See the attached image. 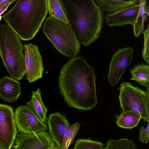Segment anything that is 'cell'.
Masks as SVG:
<instances>
[{
  "label": "cell",
  "mask_w": 149,
  "mask_h": 149,
  "mask_svg": "<svg viewBox=\"0 0 149 149\" xmlns=\"http://www.w3.org/2000/svg\"><path fill=\"white\" fill-rule=\"evenodd\" d=\"M96 77L93 67L84 57L71 58L62 67L59 76V93L70 107L91 110L98 103Z\"/></svg>",
  "instance_id": "1"
},
{
  "label": "cell",
  "mask_w": 149,
  "mask_h": 149,
  "mask_svg": "<svg viewBox=\"0 0 149 149\" xmlns=\"http://www.w3.org/2000/svg\"><path fill=\"white\" fill-rule=\"evenodd\" d=\"M68 24L79 43L87 47L100 36L104 12L94 0H59Z\"/></svg>",
  "instance_id": "2"
},
{
  "label": "cell",
  "mask_w": 149,
  "mask_h": 149,
  "mask_svg": "<svg viewBox=\"0 0 149 149\" xmlns=\"http://www.w3.org/2000/svg\"><path fill=\"white\" fill-rule=\"evenodd\" d=\"M2 16L7 25L24 41L32 40L41 27L48 13L47 0H18Z\"/></svg>",
  "instance_id": "3"
},
{
  "label": "cell",
  "mask_w": 149,
  "mask_h": 149,
  "mask_svg": "<svg viewBox=\"0 0 149 149\" xmlns=\"http://www.w3.org/2000/svg\"><path fill=\"white\" fill-rule=\"evenodd\" d=\"M23 45L18 36L6 24H0V56L10 77L22 79L25 74Z\"/></svg>",
  "instance_id": "4"
},
{
  "label": "cell",
  "mask_w": 149,
  "mask_h": 149,
  "mask_svg": "<svg viewBox=\"0 0 149 149\" xmlns=\"http://www.w3.org/2000/svg\"><path fill=\"white\" fill-rule=\"evenodd\" d=\"M42 31L60 54L66 56L76 57L81 44L69 25L49 17L45 20Z\"/></svg>",
  "instance_id": "5"
},
{
  "label": "cell",
  "mask_w": 149,
  "mask_h": 149,
  "mask_svg": "<svg viewBox=\"0 0 149 149\" xmlns=\"http://www.w3.org/2000/svg\"><path fill=\"white\" fill-rule=\"evenodd\" d=\"M118 97L122 112L131 111L149 122V92L133 86L131 82L120 84Z\"/></svg>",
  "instance_id": "6"
},
{
  "label": "cell",
  "mask_w": 149,
  "mask_h": 149,
  "mask_svg": "<svg viewBox=\"0 0 149 149\" xmlns=\"http://www.w3.org/2000/svg\"><path fill=\"white\" fill-rule=\"evenodd\" d=\"M18 132L13 109L0 104V143L3 149H11Z\"/></svg>",
  "instance_id": "7"
},
{
  "label": "cell",
  "mask_w": 149,
  "mask_h": 149,
  "mask_svg": "<svg viewBox=\"0 0 149 149\" xmlns=\"http://www.w3.org/2000/svg\"><path fill=\"white\" fill-rule=\"evenodd\" d=\"M133 48L130 47L119 49L113 54L109 64L107 75L111 86L118 83L126 68L133 61Z\"/></svg>",
  "instance_id": "8"
},
{
  "label": "cell",
  "mask_w": 149,
  "mask_h": 149,
  "mask_svg": "<svg viewBox=\"0 0 149 149\" xmlns=\"http://www.w3.org/2000/svg\"><path fill=\"white\" fill-rule=\"evenodd\" d=\"M14 114L18 132L34 133L47 131L48 130L47 125L42 122L26 105L17 108Z\"/></svg>",
  "instance_id": "9"
},
{
  "label": "cell",
  "mask_w": 149,
  "mask_h": 149,
  "mask_svg": "<svg viewBox=\"0 0 149 149\" xmlns=\"http://www.w3.org/2000/svg\"><path fill=\"white\" fill-rule=\"evenodd\" d=\"M48 132H17L12 149H48L54 144Z\"/></svg>",
  "instance_id": "10"
},
{
  "label": "cell",
  "mask_w": 149,
  "mask_h": 149,
  "mask_svg": "<svg viewBox=\"0 0 149 149\" xmlns=\"http://www.w3.org/2000/svg\"><path fill=\"white\" fill-rule=\"evenodd\" d=\"M24 52L25 74L30 83L41 79L44 68L42 56L38 47L31 43L23 45Z\"/></svg>",
  "instance_id": "11"
},
{
  "label": "cell",
  "mask_w": 149,
  "mask_h": 149,
  "mask_svg": "<svg viewBox=\"0 0 149 149\" xmlns=\"http://www.w3.org/2000/svg\"><path fill=\"white\" fill-rule=\"evenodd\" d=\"M139 7V4H134L108 13L105 16L106 23L110 27L133 25L136 19Z\"/></svg>",
  "instance_id": "12"
},
{
  "label": "cell",
  "mask_w": 149,
  "mask_h": 149,
  "mask_svg": "<svg viewBox=\"0 0 149 149\" xmlns=\"http://www.w3.org/2000/svg\"><path fill=\"white\" fill-rule=\"evenodd\" d=\"M65 115L56 112L50 114L47 121L50 137L61 149L64 134L70 125Z\"/></svg>",
  "instance_id": "13"
},
{
  "label": "cell",
  "mask_w": 149,
  "mask_h": 149,
  "mask_svg": "<svg viewBox=\"0 0 149 149\" xmlns=\"http://www.w3.org/2000/svg\"><path fill=\"white\" fill-rule=\"evenodd\" d=\"M20 83L12 77L5 76L0 79V97L4 101H16L21 93Z\"/></svg>",
  "instance_id": "14"
},
{
  "label": "cell",
  "mask_w": 149,
  "mask_h": 149,
  "mask_svg": "<svg viewBox=\"0 0 149 149\" xmlns=\"http://www.w3.org/2000/svg\"><path fill=\"white\" fill-rule=\"evenodd\" d=\"M26 106L29 107L42 122L46 124L47 118L46 114L49 109L42 102L39 88L32 92L31 100L26 103Z\"/></svg>",
  "instance_id": "15"
},
{
  "label": "cell",
  "mask_w": 149,
  "mask_h": 149,
  "mask_svg": "<svg viewBox=\"0 0 149 149\" xmlns=\"http://www.w3.org/2000/svg\"><path fill=\"white\" fill-rule=\"evenodd\" d=\"M130 70L132 76L130 79L145 86L146 88V91L149 92V65L143 63H138Z\"/></svg>",
  "instance_id": "16"
},
{
  "label": "cell",
  "mask_w": 149,
  "mask_h": 149,
  "mask_svg": "<svg viewBox=\"0 0 149 149\" xmlns=\"http://www.w3.org/2000/svg\"><path fill=\"white\" fill-rule=\"evenodd\" d=\"M103 12L112 13L127 6L139 3V0H95Z\"/></svg>",
  "instance_id": "17"
},
{
  "label": "cell",
  "mask_w": 149,
  "mask_h": 149,
  "mask_svg": "<svg viewBox=\"0 0 149 149\" xmlns=\"http://www.w3.org/2000/svg\"><path fill=\"white\" fill-rule=\"evenodd\" d=\"M116 123L120 127L131 130L137 126L141 119V116L132 111L122 112L119 115H116Z\"/></svg>",
  "instance_id": "18"
},
{
  "label": "cell",
  "mask_w": 149,
  "mask_h": 149,
  "mask_svg": "<svg viewBox=\"0 0 149 149\" xmlns=\"http://www.w3.org/2000/svg\"><path fill=\"white\" fill-rule=\"evenodd\" d=\"M47 2L49 17L55 20L68 24L59 0H47Z\"/></svg>",
  "instance_id": "19"
},
{
  "label": "cell",
  "mask_w": 149,
  "mask_h": 149,
  "mask_svg": "<svg viewBox=\"0 0 149 149\" xmlns=\"http://www.w3.org/2000/svg\"><path fill=\"white\" fill-rule=\"evenodd\" d=\"M146 1V0H139L138 14L136 21L132 25L134 36L137 38L143 33L144 30V23L148 19L147 15L144 9Z\"/></svg>",
  "instance_id": "20"
},
{
  "label": "cell",
  "mask_w": 149,
  "mask_h": 149,
  "mask_svg": "<svg viewBox=\"0 0 149 149\" xmlns=\"http://www.w3.org/2000/svg\"><path fill=\"white\" fill-rule=\"evenodd\" d=\"M137 148L132 139L123 138L109 140L104 149H137Z\"/></svg>",
  "instance_id": "21"
},
{
  "label": "cell",
  "mask_w": 149,
  "mask_h": 149,
  "mask_svg": "<svg viewBox=\"0 0 149 149\" xmlns=\"http://www.w3.org/2000/svg\"><path fill=\"white\" fill-rule=\"evenodd\" d=\"M80 126L78 122L69 126L64 134L61 149H68L72 144Z\"/></svg>",
  "instance_id": "22"
},
{
  "label": "cell",
  "mask_w": 149,
  "mask_h": 149,
  "mask_svg": "<svg viewBox=\"0 0 149 149\" xmlns=\"http://www.w3.org/2000/svg\"><path fill=\"white\" fill-rule=\"evenodd\" d=\"M102 143L91 139L90 138L77 139L72 149H104Z\"/></svg>",
  "instance_id": "23"
},
{
  "label": "cell",
  "mask_w": 149,
  "mask_h": 149,
  "mask_svg": "<svg viewBox=\"0 0 149 149\" xmlns=\"http://www.w3.org/2000/svg\"><path fill=\"white\" fill-rule=\"evenodd\" d=\"M143 35L144 44L142 52V57L147 63L149 64V25H148V27L144 29L143 33Z\"/></svg>",
  "instance_id": "24"
},
{
  "label": "cell",
  "mask_w": 149,
  "mask_h": 149,
  "mask_svg": "<svg viewBox=\"0 0 149 149\" xmlns=\"http://www.w3.org/2000/svg\"><path fill=\"white\" fill-rule=\"evenodd\" d=\"M139 139L142 143L146 144L149 142V123L146 128L141 126L139 130Z\"/></svg>",
  "instance_id": "25"
},
{
  "label": "cell",
  "mask_w": 149,
  "mask_h": 149,
  "mask_svg": "<svg viewBox=\"0 0 149 149\" xmlns=\"http://www.w3.org/2000/svg\"><path fill=\"white\" fill-rule=\"evenodd\" d=\"M17 0H0V8L8 3L11 4Z\"/></svg>",
  "instance_id": "26"
},
{
  "label": "cell",
  "mask_w": 149,
  "mask_h": 149,
  "mask_svg": "<svg viewBox=\"0 0 149 149\" xmlns=\"http://www.w3.org/2000/svg\"><path fill=\"white\" fill-rule=\"evenodd\" d=\"M145 13L148 16H149V4L148 2L146 0L144 6Z\"/></svg>",
  "instance_id": "27"
},
{
  "label": "cell",
  "mask_w": 149,
  "mask_h": 149,
  "mask_svg": "<svg viewBox=\"0 0 149 149\" xmlns=\"http://www.w3.org/2000/svg\"><path fill=\"white\" fill-rule=\"evenodd\" d=\"M11 3L7 4L2 8H0V16L3 14V13L7 10V8Z\"/></svg>",
  "instance_id": "28"
},
{
  "label": "cell",
  "mask_w": 149,
  "mask_h": 149,
  "mask_svg": "<svg viewBox=\"0 0 149 149\" xmlns=\"http://www.w3.org/2000/svg\"><path fill=\"white\" fill-rule=\"evenodd\" d=\"M48 149H61L56 144H54Z\"/></svg>",
  "instance_id": "29"
},
{
  "label": "cell",
  "mask_w": 149,
  "mask_h": 149,
  "mask_svg": "<svg viewBox=\"0 0 149 149\" xmlns=\"http://www.w3.org/2000/svg\"><path fill=\"white\" fill-rule=\"evenodd\" d=\"M0 149H3L2 145L0 143Z\"/></svg>",
  "instance_id": "30"
},
{
  "label": "cell",
  "mask_w": 149,
  "mask_h": 149,
  "mask_svg": "<svg viewBox=\"0 0 149 149\" xmlns=\"http://www.w3.org/2000/svg\"><path fill=\"white\" fill-rule=\"evenodd\" d=\"M2 18V16H0V21L1 19V18Z\"/></svg>",
  "instance_id": "31"
},
{
  "label": "cell",
  "mask_w": 149,
  "mask_h": 149,
  "mask_svg": "<svg viewBox=\"0 0 149 149\" xmlns=\"http://www.w3.org/2000/svg\"><path fill=\"white\" fill-rule=\"evenodd\" d=\"M11 149H12L11 148Z\"/></svg>",
  "instance_id": "32"
}]
</instances>
